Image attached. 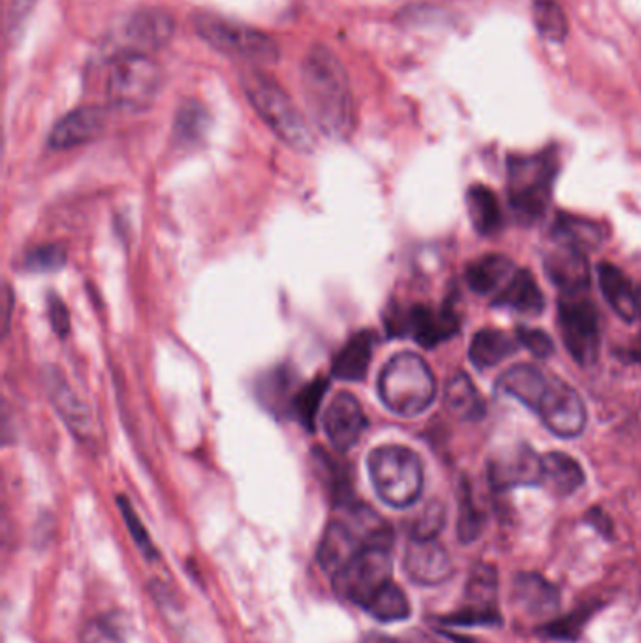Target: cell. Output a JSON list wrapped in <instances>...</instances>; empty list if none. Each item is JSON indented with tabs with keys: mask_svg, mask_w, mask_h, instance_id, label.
I'll return each mask as SVG.
<instances>
[{
	"mask_svg": "<svg viewBox=\"0 0 641 643\" xmlns=\"http://www.w3.org/2000/svg\"><path fill=\"white\" fill-rule=\"evenodd\" d=\"M305 102L318 130L333 140L351 138L356 107L348 73L337 55L325 46L312 47L301 67Z\"/></svg>",
	"mask_w": 641,
	"mask_h": 643,
	"instance_id": "cell-1",
	"label": "cell"
},
{
	"mask_svg": "<svg viewBox=\"0 0 641 643\" xmlns=\"http://www.w3.org/2000/svg\"><path fill=\"white\" fill-rule=\"evenodd\" d=\"M499 388L538 414L549 432L561 438L582 435L587 411L580 393L533 365H516L499 378Z\"/></svg>",
	"mask_w": 641,
	"mask_h": 643,
	"instance_id": "cell-2",
	"label": "cell"
},
{
	"mask_svg": "<svg viewBox=\"0 0 641 643\" xmlns=\"http://www.w3.org/2000/svg\"><path fill=\"white\" fill-rule=\"evenodd\" d=\"M241 85L245 89L247 99L251 100L254 112L277 134L278 140L285 141L294 151L311 153L314 149L311 126L277 81L256 68H249L241 76Z\"/></svg>",
	"mask_w": 641,
	"mask_h": 643,
	"instance_id": "cell-3",
	"label": "cell"
},
{
	"mask_svg": "<svg viewBox=\"0 0 641 643\" xmlns=\"http://www.w3.org/2000/svg\"><path fill=\"white\" fill-rule=\"evenodd\" d=\"M378 395L388 411L412 418L433 405L437 380L422 356L401 352L384 365L378 377Z\"/></svg>",
	"mask_w": 641,
	"mask_h": 643,
	"instance_id": "cell-4",
	"label": "cell"
},
{
	"mask_svg": "<svg viewBox=\"0 0 641 643\" xmlns=\"http://www.w3.org/2000/svg\"><path fill=\"white\" fill-rule=\"evenodd\" d=\"M367 467L378 497L391 508H409L422 497V461L407 446H380L370 451Z\"/></svg>",
	"mask_w": 641,
	"mask_h": 643,
	"instance_id": "cell-5",
	"label": "cell"
},
{
	"mask_svg": "<svg viewBox=\"0 0 641 643\" xmlns=\"http://www.w3.org/2000/svg\"><path fill=\"white\" fill-rule=\"evenodd\" d=\"M162 87V68L144 51L125 54L113 60L107 73L110 104L123 112L138 113L151 106Z\"/></svg>",
	"mask_w": 641,
	"mask_h": 643,
	"instance_id": "cell-6",
	"label": "cell"
},
{
	"mask_svg": "<svg viewBox=\"0 0 641 643\" xmlns=\"http://www.w3.org/2000/svg\"><path fill=\"white\" fill-rule=\"evenodd\" d=\"M196 33L222 54L236 59L249 60L252 65L267 67L281 57L277 42L256 28L239 25L213 14L194 15Z\"/></svg>",
	"mask_w": 641,
	"mask_h": 643,
	"instance_id": "cell-7",
	"label": "cell"
},
{
	"mask_svg": "<svg viewBox=\"0 0 641 643\" xmlns=\"http://www.w3.org/2000/svg\"><path fill=\"white\" fill-rule=\"evenodd\" d=\"M556 173L557 160L553 154L516 157L510 160V202L522 219L535 220L542 217L548 207Z\"/></svg>",
	"mask_w": 641,
	"mask_h": 643,
	"instance_id": "cell-8",
	"label": "cell"
},
{
	"mask_svg": "<svg viewBox=\"0 0 641 643\" xmlns=\"http://www.w3.org/2000/svg\"><path fill=\"white\" fill-rule=\"evenodd\" d=\"M393 561L390 546H367L331 577L339 597L365 606L391 584Z\"/></svg>",
	"mask_w": 641,
	"mask_h": 643,
	"instance_id": "cell-9",
	"label": "cell"
},
{
	"mask_svg": "<svg viewBox=\"0 0 641 643\" xmlns=\"http://www.w3.org/2000/svg\"><path fill=\"white\" fill-rule=\"evenodd\" d=\"M559 325L570 356L585 367L595 364L600 348V328L591 301L580 298V294L561 301Z\"/></svg>",
	"mask_w": 641,
	"mask_h": 643,
	"instance_id": "cell-10",
	"label": "cell"
},
{
	"mask_svg": "<svg viewBox=\"0 0 641 643\" xmlns=\"http://www.w3.org/2000/svg\"><path fill=\"white\" fill-rule=\"evenodd\" d=\"M391 325L397 335L409 333L423 348H433L456 335L459 320L450 307L433 311L430 307L416 306L396 317Z\"/></svg>",
	"mask_w": 641,
	"mask_h": 643,
	"instance_id": "cell-11",
	"label": "cell"
},
{
	"mask_svg": "<svg viewBox=\"0 0 641 643\" xmlns=\"http://www.w3.org/2000/svg\"><path fill=\"white\" fill-rule=\"evenodd\" d=\"M403 564L407 576L423 587L443 585L454 574L450 555L437 538H410Z\"/></svg>",
	"mask_w": 641,
	"mask_h": 643,
	"instance_id": "cell-12",
	"label": "cell"
},
{
	"mask_svg": "<svg viewBox=\"0 0 641 643\" xmlns=\"http://www.w3.org/2000/svg\"><path fill=\"white\" fill-rule=\"evenodd\" d=\"M322 427L330 445L341 453L352 450L367 429L364 409L352 393L339 392L322 414Z\"/></svg>",
	"mask_w": 641,
	"mask_h": 643,
	"instance_id": "cell-13",
	"label": "cell"
},
{
	"mask_svg": "<svg viewBox=\"0 0 641 643\" xmlns=\"http://www.w3.org/2000/svg\"><path fill=\"white\" fill-rule=\"evenodd\" d=\"M490 480L496 490H510L519 485L542 484V458L529 446H516L490 461Z\"/></svg>",
	"mask_w": 641,
	"mask_h": 643,
	"instance_id": "cell-14",
	"label": "cell"
},
{
	"mask_svg": "<svg viewBox=\"0 0 641 643\" xmlns=\"http://www.w3.org/2000/svg\"><path fill=\"white\" fill-rule=\"evenodd\" d=\"M106 123L107 115L104 107L85 106L73 110L54 126V130L49 134V147L65 151L72 147L85 146L104 133Z\"/></svg>",
	"mask_w": 641,
	"mask_h": 643,
	"instance_id": "cell-15",
	"label": "cell"
},
{
	"mask_svg": "<svg viewBox=\"0 0 641 643\" xmlns=\"http://www.w3.org/2000/svg\"><path fill=\"white\" fill-rule=\"evenodd\" d=\"M496 571L490 564H478L470 572L467 584V610L461 616L451 617V624L491 623L496 617Z\"/></svg>",
	"mask_w": 641,
	"mask_h": 643,
	"instance_id": "cell-16",
	"label": "cell"
},
{
	"mask_svg": "<svg viewBox=\"0 0 641 643\" xmlns=\"http://www.w3.org/2000/svg\"><path fill=\"white\" fill-rule=\"evenodd\" d=\"M47 395L51 399L60 418L72 429L73 435L80 438H89L93 432V416L91 409L81 401L65 378L59 372L51 371L46 375Z\"/></svg>",
	"mask_w": 641,
	"mask_h": 643,
	"instance_id": "cell-17",
	"label": "cell"
},
{
	"mask_svg": "<svg viewBox=\"0 0 641 643\" xmlns=\"http://www.w3.org/2000/svg\"><path fill=\"white\" fill-rule=\"evenodd\" d=\"M175 33V21L164 10H139L126 25V36L141 49H160L168 46Z\"/></svg>",
	"mask_w": 641,
	"mask_h": 643,
	"instance_id": "cell-18",
	"label": "cell"
},
{
	"mask_svg": "<svg viewBox=\"0 0 641 643\" xmlns=\"http://www.w3.org/2000/svg\"><path fill=\"white\" fill-rule=\"evenodd\" d=\"M549 277L556 280L569 296L582 294L588 285V267L582 251L574 246L559 245V251L553 252L546 262Z\"/></svg>",
	"mask_w": 641,
	"mask_h": 643,
	"instance_id": "cell-19",
	"label": "cell"
},
{
	"mask_svg": "<svg viewBox=\"0 0 641 643\" xmlns=\"http://www.w3.org/2000/svg\"><path fill=\"white\" fill-rule=\"evenodd\" d=\"M377 345V337L373 332H359L341 348L333 365H331V372L333 377L341 378V380H348V382H357L364 380L369 371L370 359H373V351Z\"/></svg>",
	"mask_w": 641,
	"mask_h": 643,
	"instance_id": "cell-20",
	"label": "cell"
},
{
	"mask_svg": "<svg viewBox=\"0 0 641 643\" xmlns=\"http://www.w3.org/2000/svg\"><path fill=\"white\" fill-rule=\"evenodd\" d=\"M514 600L529 616H551L559 608V590L538 574H519L514 582Z\"/></svg>",
	"mask_w": 641,
	"mask_h": 643,
	"instance_id": "cell-21",
	"label": "cell"
},
{
	"mask_svg": "<svg viewBox=\"0 0 641 643\" xmlns=\"http://www.w3.org/2000/svg\"><path fill=\"white\" fill-rule=\"evenodd\" d=\"M598 285L602 296L609 307L621 317L625 322H634L638 319V298L634 286L630 285L627 275L614 264L598 266Z\"/></svg>",
	"mask_w": 641,
	"mask_h": 643,
	"instance_id": "cell-22",
	"label": "cell"
},
{
	"mask_svg": "<svg viewBox=\"0 0 641 643\" xmlns=\"http://www.w3.org/2000/svg\"><path fill=\"white\" fill-rule=\"evenodd\" d=\"M514 266L508 259L501 254H485L482 259L470 262L465 272V279L470 290L488 296V294L501 292L510 277L514 275Z\"/></svg>",
	"mask_w": 641,
	"mask_h": 643,
	"instance_id": "cell-23",
	"label": "cell"
},
{
	"mask_svg": "<svg viewBox=\"0 0 641 643\" xmlns=\"http://www.w3.org/2000/svg\"><path fill=\"white\" fill-rule=\"evenodd\" d=\"M495 306L510 307L522 314L536 317L543 311L546 299L540 286L536 285L535 277L522 269L514 273L503 290L496 294Z\"/></svg>",
	"mask_w": 641,
	"mask_h": 643,
	"instance_id": "cell-24",
	"label": "cell"
},
{
	"mask_svg": "<svg viewBox=\"0 0 641 643\" xmlns=\"http://www.w3.org/2000/svg\"><path fill=\"white\" fill-rule=\"evenodd\" d=\"M585 482L582 467L561 451H553L542 458V485L561 497H569L574 491L582 487Z\"/></svg>",
	"mask_w": 641,
	"mask_h": 643,
	"instance_id": "cell-25",
	"label": "cell"
},
{
	"mask_svg": "<svg viewBox=\"0 0 641 643\" xmlns=\"http://www.w3.org/2000/svg\"><path fill=\"white\" fill-rule=\"evenodd\" d=\"M516 352V343L499 330H482L472 338L469 348V358L480 371L501 364Z\"/></svg>",
	"mask_w": 641,
	"mask_h": 643,
	"instance_id": "cell-26",
	"label": "cell"
},
{
	"mask_svg": "<svg viewBox=\"0 0 641 643\" xmlns=\"http://www.w3.org/2000/svg\"><path fill=\"white\" fill-rule=\"evenodd\" d=\"M444 399H446L448 411L459 420L474 422V420H480L485 414V403H483L482 395H480L477 386L472 384V380L465 372H459V375L451 378L448 386H446Z\"/></svg>",
	"mask_w": 641,
	"mask_h": 643,
	"instance_id": "cell-27",
	"label": "cell"
},
{
	"mask_svg": "<svg viewBox=\"0 0 641 643\" xmlns=\"http://www.w3.org/2000/svg\"><path fill=\"white\" fill-rule=\"evenodd\" d=\"M470 220L482 236L495 233L503 225V211L495 193L483 185H472L467 193Z\"/></svg>",
	"mask_w": 641,
	"mask_h": 643,
	"instance_id": "cell-28",
	"label": "cell"
},
{
	"mask_svg": "<svg viewBox=\"0 0 641 643\" xmlns=\"http://www.w3.org/2000/svg\"><path fill=\"white\" fill-rule=\"evenodd\" d=\"M209 125V115L205 107L194 100H188L183 106L179 107L178 117H175V141L179 146H196L202 141Z\"/></svg>",
	"mask_w": 641,
	"mask_h": 643,
	"instance_id": "cell-29",
	"label": "cell"
},
{
	"mask_svg": "<svg viewBox=\"0 0 641 643\" xmlns=\"http://www.w3.org/2000/svg\"><path fill=\"white\" fill-rule=\"evenodd\" d=\"M365 611L382 623H396L409 619L410 602L404 590L391 582L365 606Z\"/></svg>",
	"mask_w": 641,
	"mask_h": 643,
	"instance_id": "cell-30",
	"label": "cell"
},
{
	"mask_svg": "<svg viewBox=\"0 0 641 643\" xmlns=\"http://www.w3.org/2000/svg\"><path fill=\"white\" fill-rule=\"evenodd\" d=\"M535 25L546 41L564 42L569 36V20L557 0H535Z\"/></svg>",
	"mask_w": 641,
	"mask_h": 643,
	"instance_id": "cell-31",
	"label": "cell"
},
{
	"mask_svg": "<svg viewBox=\"0 0 641 643\" xmlns=\"http://www.w3.org/2000/svg\"><path fill=\"white\" fill-rule=\"evenodd\" d=\"M556 236L564 245L574 246L577 251L583 249H593L600 243V232L596 225L585 222V220L570 219L562 217L556 228Z\"/></svg>",
	"mask_w": 641,
	"mask_h": 643,
	"instance_id": "cell-32",
	"label": "cell"
},
{
	"mask_svg": "<svg viewBox=\"0 0 641 643\" xmlns=\"http://www.w3.org/2000/svg\"><path fill=\"white\" fill-rule=\"evenodd\" d=\"M128 624L123 616H104L89 621L81 632V643H123Z\"/></svg>",
	"mask_w": 641,
	"mask_h": 643,
	"instance_id": "cell-33",
	"label": "cell"
},
{
	"mask_svg": "<svg viewBox=\"0 0 641 643\" xmlns=\"http://www.w3.org/2000/svg\"><path fill=\"white\" fill-rule=\"evenodd\" d=\"M325 390H328V382L324 378H318L311 384L305 386L304 390L291 399V412L307 429H312L314 425Z\"/></svg>",
	"mask_w": 641,
	"mask_h": 643,
	"instance_id": "cell-34",
	"label": "cell"
},
{
	"mask_svg": "<svg viewBox=\"0 0 641 643\" xmlns=\"http://www.w3.org/2000/svg\"><path fill=\"white\" fill-rule=\"evenodd\" d=\"M65 262H67V254L57 245L38 246L33 252H28L25 260L28 269L36 273L57 272L65 266Z\"/></svg>",
	"mask_w": 641,
	"mask_h": 643,
	"instance_id": "cell-35",
	"label": "cell"
},
{
	"mask_svg": "<svg viewBox=\"0 0 641 643\" xmlns=\"http://www.w3.org/2000/svg\"><path fill=\"white\" fill-rule=\"evenodd\" d=\"M117 504H119V510L123 518H125L126 527H128V531L133 535L134 542L138 544L139 550L144 551L147 559L157 558V551L152 548L151 538L147 535L146 527L139 521L138 514L134 512L130 503L125 497H119L117 498Z\"/></svg>",
	"mask_w": 641,
	"mask_h": 643,
	"instance_id": "cell-36",
	"label": "cell"
},
{
	"mask_svg": "<svg viewBox=\"0 0 641 643\" xmlns=\"http://www.w3.org/2000/svg\"><path fill=\"white\" fill-rule=\"evenodd\" d=\"M444 519H446V514H444L440 504H427L425 510L417 516L410 538H437L438 532L443 531Z\"/></svg>",
	"mask_w": 641,
	"mask_h": 643,
	"instance_id": "cell-37",
	"label": "cell"
},
{
	"mask_svg": "<svg viewBox=\"0 0 641 643\" xmlns=\"http://www.w3.org/2000/svg\"><path fill=\"white\" fill-rule=\"evenodd\" d=\"M517 341L522 343L527 351L533 352L536 358H549L553 354V341L548 333L535 328H519L517 330Z\"/></svg>",
	"mask_w": 641,
	"mask_h": 643,
	"instance_id": "cell-38",
	"label": "cell"
},
{
	"mask_svg": "<svg viewBox=\"0 0 641 643\" xmlns=\"http://www.w3.org/2000/svg\"><path fill=\"white\" fill-rule=\"evenodd\" d=\"M480 529H482V518H480V514L474 508V504L470 503V498L465 495L457 532H459V537L463 542H472L478 537Z\"/></svg>",
	"mask_w": 641,
	"mask_h": 643,
	"instance_id": "cell-39",
	"label": "cell"
},
{
	"mask_svg": "<svg viewBox=\"0 0 641 643\" xmlns=\"http://www.w3.org/2000/svg\"><path fill=\"white\" fill-rule=\"evenodd\" d=\"M47 314H49V322L54 328L55 333L59 337H65L70 332V312L62 299L57 296H49V303H47Z\"/></svg>",
	"mask_w": 641,
	"mask_h": 643,
	"instance_id": "cell-40",
	"label": "cell"
},
{
	"mask_svg": "<svg viewBox=\"0 0 641 643\" xmlns=\"http://www.w3.org/2000/svg\"><path fill=\"white\" fill-rule=\"evenodd\" d=\"M34 2L36 0H14V7L10 10V31L12 33H15L23 25V21L27 20V15L33 12Z\"/></svg>",
	"mask_w": 641,
	"mask_h": 643,
	"instance_id": "cell-41",
	"label": "cell"
},
{
	"mask_svg": "<svg viewBox=\"0 0 641 643\" xmlns=\"http://www.w3.org/2000/svg\"><path fill=\"white\" fill-rule=\"evenodd\" d=\"M399 643H440L435 640V638L430 636V634H423V632H414V634H410L407 640Z\"/></svg>",
	"mask_w": 641,
	"mask_h": 643,
	"instance_id": "cell-42",
	"label": "cell"
},
{
	"mask_svg": "<svg viewBox=\"0 0 641 643\" xmlns=\"http://www.w3.org/2000/svg\"><path fill=\"white\" fill-rule=\"evenodd\" d=\"M364 643H399L396 640H391V638L382 636V634H370V636L365 638Z\"/></svg>",
	"mask_w": 641,
	"mask_h": 643,
	"instance_id": "cell-43",
	"label": "cell"
},
{
	"mask_svg": "<svg viewBox=\"0 0 641 643\" xmlns=\"http://www.w3.org/2000/svg\"><path fill=\"white\" fill-rule=\"evenodd\" d=\"M636 298H638V317L641 319V286L636 290Z\"/></svg>",
	"mask_w": 641,
	"mask_h": 643,
	"instance_id": "cell-44",
	"label": "cell"
}]
</instances>
